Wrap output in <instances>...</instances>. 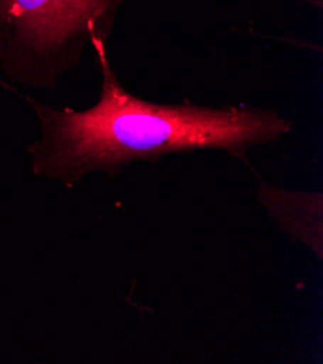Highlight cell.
Masks as SVG:
<instances>
[{
    "instance_id": "cell-1",
    "label": "cell",
    "mask_w": 323,
    "mask_h": 364,
    "mask_svg": "<svg viewBox=\"0 0 323 364\" xmlns=\"http://www.w3.org/2000/svg\"><path fill=\"white\" fill-rule=\"evenodd\" d=\"M100 73L99 100L83 111L25 97L38 121L26 150L32 173L75 188L92 173L116 176L138 161L219 150L248 163L249 150L280 141L293 122L274 109L248 105L213 107L190 100L155 103L126 90L111 64L107 41L93 40Z\"/></svg>"
},
{
    "instance_id": "cell-2",
    "label": "cell",
    "mask_w": 323,
    "mask_h": 364,
    "mask_svg": "<svg viewBox=\"0 0 323 364\" xmlns=\"http://www.w3.org/2000/svg\"><path fill=\"white\" fill-rule=\"evenodd\" d=\"M131 0H0V71L11 85L54 90L93 40L109 41Z\"/></svg>"
},
{
    "instance_id": "cell-3",
    "label": "cell",
    "mask_w": 323,
    "mask_h": 364,
    "mask_svg": "<svg viewBox=\"0 0 323 364\" xmlns=\"http://www.w3.org/2000/svg\"><path fill=\"white\" fill-rule=\"evenodd\" d=\"M258 200L287 234L306 245L319 259L323 257L322 193L295 192L261 185Z\"/></svg>"
}]
</instances>
